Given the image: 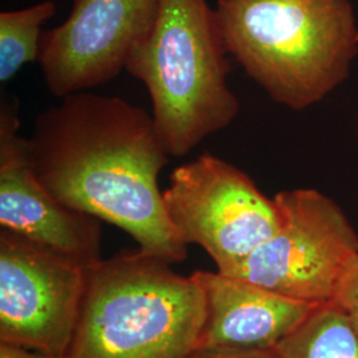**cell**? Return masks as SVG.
Listing matches in <instances>:
<instances>
[{
  "label": "cell",
  "instance_id": "obj_1",
  "mask_svg": "<svg viewBox=\"0 0 358 358\" xmlns=\"http://www.w3.org/2000/svg\"><path fill=\"white\" fill-rule=\"evenodd\" d=\"M26 148L36 178L62 203L115 224L170 264L187 257L158 185L170 157L145 109L72 93L38 115Z\"/></svg>",
  "mask_w": 358,
  "mask_h": 358
},
{
  "label": "cell",
  "instance_id": "obj_2",
  "mask_svg": "<svg viewBox=\"0 0 358 358\" xmlns=\"http://www.w3.org/2000/svg\"><path fill=\"white\" fill-rule=\"evenodd\" d=\"M227 51L279 105L301 112L344 84L358 56L349 0H217Z\"/></svg>",
  "mask_w": 358,
  "mask_h": 358
},
{
  "label": "cell",
  "instance_id": "obj_3",
  "mask_svg": "<svg viewBox=\"0 0 358 358\" xmlns=\"http://www.w3.org/2000/svg\"><path fill=\"white\" fill-rule=\"evenodd\" d=\"M215 8L207 0H158L125 71L146 87L154 128L169 157H185L227 128L239 101Z\"/></svg>",
  "mask_w": 358,
  "mask_h": 358
},
{
  "label": "cell",
  "instance_id": "obj_4",
  "mask_svg": "<svg viewBox=\"0 0 358 358\" xmlns=\"http://www.w3.org/2000/svg\"><path fill=\"white\" fill-rule=\"evenodd\" d=\"M205 322V297L190 275L141 248L101 259L87 288L66 358H189Z\"/></svg>",
  "mask_w": 358,
  "mask_h": 358
},
{
  "label": "cell",
  "instance_id": "obj_5",
  "mask_svg": "<svg viewBox=\"0 0 358 358\" xmlns=\"http://www.w3.org/2000/svg\"><path fill=\"white\" fill-rule=\"evenodd\" d=\"M282 223L242 264L222 272L271 292L321 306L334 301L358 232L344 211L316 189L278 192Z\"/></svg>",
  "mask_w": 358,
  "mask_h": 358
},
{
  "label": "cell",
  "instance_id": "obj_6",
  "mask_svg": "<svg viewBox=\"0 0 358 358\" xmlns=\"http://www.w3.org/2000/svg\"><path fill=\"white\" fill-rule=\"evenodd\" d=\"M164 202L180 241L202 247L219 272L242 264L282 223L275 198L210 153L173 170Z\"/></svg>",
  "mask_w": 358,
  "mask_h": 358
},
{
  "label": "cell",
  "instance_id": "obj_7",
  "mask_svg": "<svg viewBox=\"0 0 358 358\" xmlns=\"http://www.w3.org/2000/svg\"><path fill=\"white\" fill-rule=\"evenodd\" d=\"M87 271L0 229V343L65 357L76 332Z\"/></svg>",
  "mask_w": 358,
  "mask_h": 358
},
{
  "label": "cell",
  "instance_id": "obj_8",
  "mask_svg": "<svg viewBox=\"0 0 358 358\" xmlns=\"http://www.w3.org/2000/svg\"><path fill=\"white\" fill-rule=\"evenodd\" d=\"M158 0H75L63 24L43 34L38 63L63 99L113 80L148 29Z\"/></svg>",
  "mask_w": 358,
  "mask_h": 358
},
{
  "label": "cell",
  "instance_id": "obj_9",
  "mask_svg": "<svg viewBox=\"0 0 358 358\" xmlns=\"http://www.w3.org/2000/svg\"><path fill=\"white\" fill-rule=\"evenodd\" d=\"M16 100L0 109V227L84 267L100 262V219L71 208L36 178L19 136Z\"/></svg>",
  "mask_w": 358,
  "mask_h": 358
},
{
  "label": "cell",
  "instance_id": "obj_10",
  "mask_svg": "<svg viewBox=\"0 0 358 358\" xmlns=\"http://www.w3.org/2000/svg\"><path fill=\"white\" fill-rule=\"evenodd\" d=\"M192 275L205 297L196 349H276L316 307L219 271Z\"/></svg>",
  "mask_w": 358,
  "mask_h": 358
},
{
  "label": "cell",
  "instance_id": "obj_11",
  "mask_svg": "<svg viewBox=\"0 0 358 358\" xmlns=\"http://www.w3.org/2000/svg\"><path fill=\"white\" fill-rule=\"evenodd\" d=\"M282 358H358V332L344 308L316 306L276 348Z\"/></svg>",
  "mask_w": 358,
  "mask_h": 358
},
{
  "label": "cell",
  "instance_id": "obj_12",
  "mask_svg": "<svg viewBox=\"0 0 358 358\" xmlns=\"http://www.w3.org/2000/svg\"><path fill=\"white\" fill-rule=\"evenodd\" d=\"M56 13L52 0L32 7L0 13V83L11 81L32 62H38L43 24Z\"/></svg>",
  "mask_w": 358,
  "mask_h": 358
},
{
  "label": "cell",
  "instance_id": "obj_13",
  "mask_svg": "<svg viewBox=\"0 0 358 358\" xmlns=\"http://www.w3.org/2000/svg\"><path fill=\"white\" fill-rule=\"evenodd\" d=\"M189 358H282L276 349L256 350H219V349H195Z\"/></svg>",
  "mask_w": 358,
  "mask_h": 358
},
{
  "label": "cell",
  "instance_id": "obj_14",
  "mask_svg": "<svg viewBox=\"0 0 358 358\" xmlns=\"http://www.w3.org/2000/svg\"><path fill=\"white\" fill-rule=\"evenodd\" d=\"M343 296H358V255L350 260L336 299Z\"/></svg>",
  "mask_w": 358,
  "mask_h": 358
},
{
  "label": "cell",
  "instance_id": "obj_15",
  "mask_svg": "<svg viewBox=\"0 0 358 358\" xmlns=\"http://www.w3.org/2000/svg\"><path fill=\"white\" fill-rule=\"evenodd\" d=\"M0 358H66L52 356L24 346L13 345L8 343H0Z\"/></svg>",
  "mask_w": 358,
  "mask_h": 358
},
{
  "label": "cell",
  "instance_id": "obj_16",
  "mask_svg": "<svg viewBox=\"0 0 358 358\" xmlns=\"http://www.w3.org/2000/svg\"><path fill=\"white\" fill-rule=\"evenodd\" d=\"M334 301L345 309L358 332V296H343Z\"/></svg>",
  "mask_w": 358,
  "mask_h": 358
}]
</instances>
